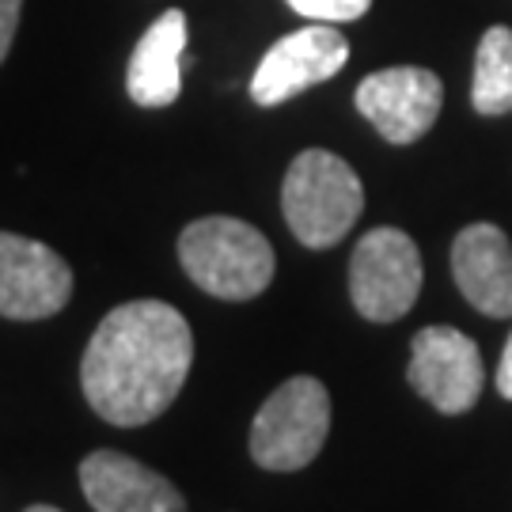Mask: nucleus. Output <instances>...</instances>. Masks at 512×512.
Returning <instances> with one entry per match:
<instances>
[{
  "label": "nucleus",
  "instance_id": "6",
  "mask_svg": "<svg viewBox=\"0 0 512 512\" xmlns=\"http://www.w3.org/2000/svg\"><path fill=\"white\" fill-rule=\"evenodd\" d=\"M349 61V42L338 23H308L293 35L277 38L258 61L251 76V99L258 107L289 103L293 95L308 92L330 76H338Z\"/></svg>",
  "mask_w": 512,
  "mask_h": 512
},
{
  "label": "nucleus",
  "instance_id": "11",
  "mask_svg": "<svg viewBox=\"0 0 512 512\" xmlns=\"http://www.w3.org/2000/svg\"><path fill=\"white\" fill-rule=\"evenodd\" d=\"M452 277L467 304L490 319H512V243L497 224H467L452 243Z\"/></svg>",
  "mask_w": 512,
  "mask_h": 512
},
{
  "label": "nucleus",
  "instance_id": "4",
  "mask_svg": "<svg viewBox=\"0 0 512 512\" xmlns=\"http://www.w3.org/2000/svg\"><path fill=\"white\" fill-rule=\"evenodd\" d=\"M330 433V391L315 376H293L258 406L251 459L266 471H304Z\"/></svg>",
  "mask_w": 512,
  "mask_h": 512
},
{
  "label": "nucleus",
  "instance_id": "1",
  "mask_svg": "<svg viewBox=\"0 0 512 512\" xmlns=\"http://www.w3.org/2000/svg\"><path fill=\"white\" fill-rule=\"evenodd\" d=\"M194 365V334L164 300H129L103 315L80 361L84 399L103 421L137 429L179 399Z\"/></svg>",
  "mask_w": 512,
  "mask_h": 512
},
{
  "label": "nucleus",
  "instance_id": "9",
  "mask_svg": "<svg viewBox=\"0 0 512 512\" xmlns=\"http://www.w3.org/2000/svg\"><path fill=\"white\" fill-rule=\"evenodd\" d=\"M73 296V270L54 247L0 232V315L35 323L50 319Z\"/></svg>",
  "mask_w": 512,
  "mask_h": 512
},
{
  "label": "nucleus",
  "instance_id": "12",
  "mask_svg": "<svg viewBox=\"0 0 512 512\" xmlns=\"http://www.w3.org/2000/svg\"><path fill=\"white\" fill-rule=\"evenodd\" d=\"M186 12L167 8L133 46L126 69V92L137 107H171L183 92Z\"/></svg>",
  "mask_w": 512,
  "mask_h": 512
},
{
  "label": "nucleus",
  "instance_id": "15",
  "mask_svg": "<svg viewBox=\"0 0 512 512\" xmlns=\"http://www.w3.org/2000/svg\"><path fill=\"white\" fill-rule=\"evenodd\" d=\"M19 12H23V0H0V65H4V57L16 42Z\"/></svg>",
  "mask_w": 512,
  "mask_h": 512
},
{
  "label": "nucleus",
  "instance_id": "7",
  "mask_svg": "<svg viewBox=\"0 0 512 512\" xmlns=\"http://www.w3.org/2000/svg\"><path fill=\"white\" fill-rule=\"evenodd\" d=\"M406 380L440 414H467L482 395L486 368L478 346L456 327H425L410 342Z\"/></svg>",
  "mask_w": 512,
  "mask_h": 512
},
{
  "label": "nucleus",
  "instance_id": "13",
  "mask_svg": "<svg viewBox=\"0 0 512 512\" xmlns=\"http://www.w3.org/2000/svg\"><path fill=\"white\" fill-rule=\"evenodd\" d=\"M471 103L486 118L512 114V27H490L475 54Z\"/></svg>",
  "mask_w": 512,
  "mask_h": 512
},
{
  "label": "nucleus",
  "instance_id": "17",
  "mask_svg": "<svg viewBox=\"0 0 512 512\" xmlns=\"http://www.w3.org/2000/svg\"><path fill=\"white\" fill-rule=\"evenodd\" d=\"M23 512H61V509H54V505H31V509H23Z\"/></svg>",
  "mask_w": 512,
  "mask_h": 512
},
{
  "label": "nucleus",
  "instance_id": "16",
  "mask_svg": "<svg viewBox=\"0 0 512 512\" xmlns=\"http://www.w3.org/2000/svg\"><path fill=\"white\" fill-rule=\"evenodd\" d=\"M497 391H501V399L512 403V334L505 342V353H501V365H497Z\"/></svg>",
  "mask_w": 512,
  "mask_h": 512
},
{
  "label": "nucleus",
  "instance_id": "14",
  "mask_svg": "<svg viewBox=\"0 0 512 512\" xmlns=\"http://www.w3.org/2000/svg\"><path fill=\"white\" fill-rule=\"evenodd\" d=\"M285 4L311 23H353L372 8V0H285Z\"/></svg>",
  "mask_w": 512,
  "mask_h": 512
},
{
  "label": "nucleus",
  "instance_id": "5",
  "mask_svg": "<svg viewBox=\"0 0 512 512\" xmlns=\"http://www.w3.org/2000/svg\"><path fill=\"white\" fill-rule=\"evenodd\" d=\"M421 293L418 243L403 228H372L349 258V300L368 323H395Z\"/></svg>",
  "mask_w": 512,
  "mask_h": 512
},
{
  "label": "nucleus",
  "instance_id": "2",
  "mask_svg": "<svg viewBox=\"0 0 512 512\" xmlns=\"http://www.w3.org/2000/svg\"><path fill=\"white\" fill-rule=\"evenodd\" d=\"M179 262L202 293L232 304L266 293L277 270L270 239L239 217L190 220L179 236Z\"/></svg>",
  "mask_w": 512,
  "mask_h": 512
},
{
  "label": "nucleus",
  "instance_id": "10",
  "mask_svg": "<svg viewBox=\"0 0 512 512\" xmlns=\"http://www.w3.org/2000/svg\"><path fill=\"white\" fill-rule=\"evenodd\" d=\"M80 490L95 512H186L183 494L171 478L110 448L84 456Z\"/></svg>",
  "mask_w": 512,
  "mask_h": 512
},
{
  "label": "nucleus",
  "instance_id": "8",
  "mask_svg": "<svg viewBox=\"0 0 512 512\" xmlns=\"http://www.w3.org/2000/svg\"><path fill=\"white\" fill-rule=\"evenodd\" d=\"M440 107H444V84L437 73L421 65L380 69L357 84V110L391 145L421 141L440 118Z\"/></svg>",
  "mask_w": 512,
  "mask_h": 512
},
{
  "label": "nucleus",
  "instance_id": "3",
  "mask_svg": "<svg viewBox=\"0 0 512 512\" xmlns=\"http://www.w3.org/2000/svg\"><path fill=\"white\" fill-rule=\"evenodd\" d=\"M365 209V186L357 171L327 148L300 152L281 183V213L304 247L327 251L349 236Z\"/></svg>",
  "mask_w": 512,
  "mask_h": 512
}]
</instances>
